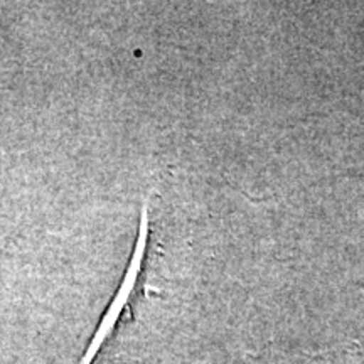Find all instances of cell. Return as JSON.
Instances as JSON below:
<instances>
[{
	"instance_id": "6da1fadb",
	"label": "cell",
	"mask_w": 364,
	"mask_h": 364,
	"mask_svg": "<svg viewBox=\"0 0 364 364\" xmlns=\"http://www.w3.org/2000/svg\"><path fill=\"white\" fill-rule=\"evenodd\" d=\"M255 364H331L326 354H290V356H267Z\"/></svg>"
}]
</instances>
